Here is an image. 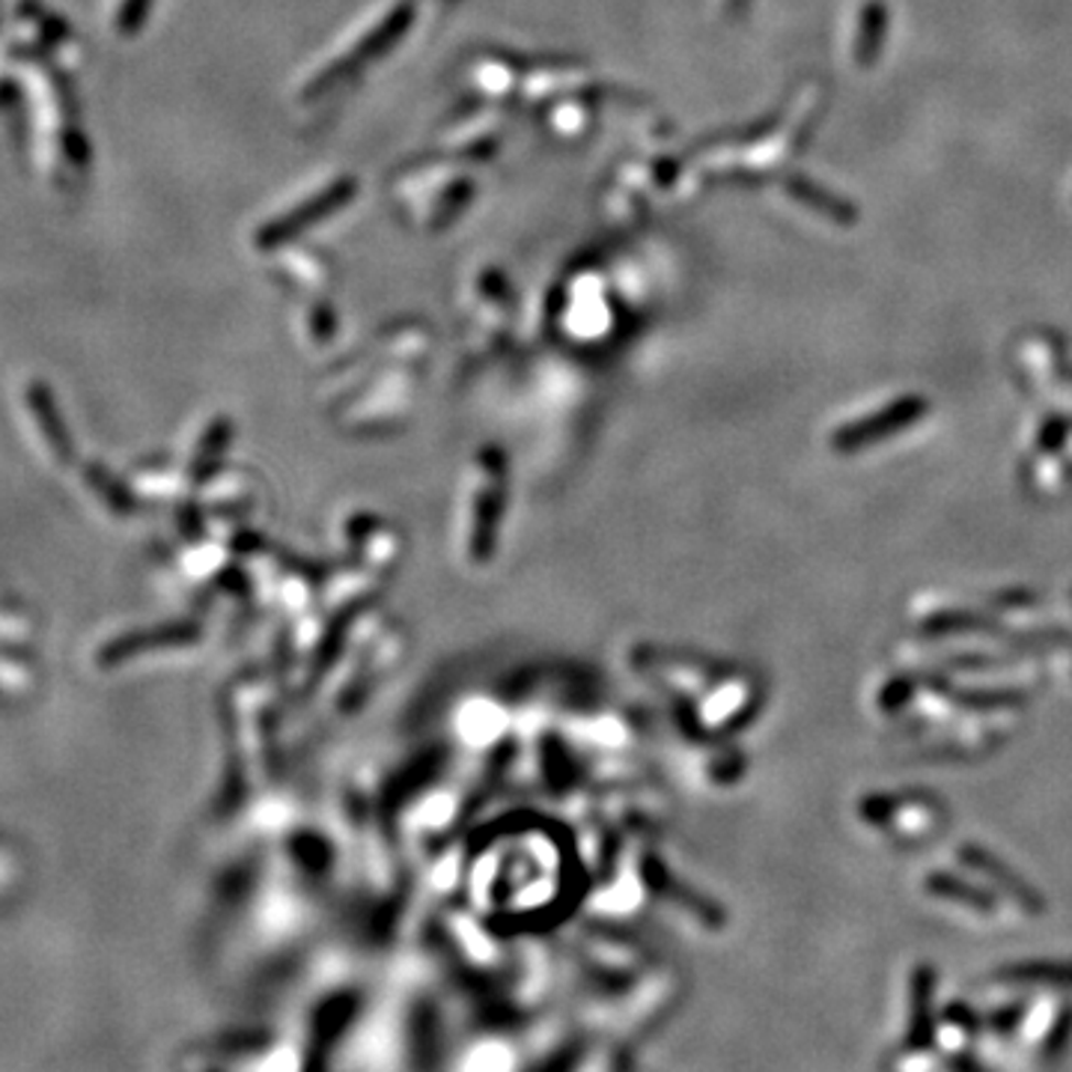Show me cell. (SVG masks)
Here are the masks:
<instances>
[{
	"label": "cell",
	"instance_id": "obj_1",
	"mask_svg": "<svg viewBox=\"0 0 1072 1072\" xmlns=\"http://www.w3.org/2000/svg\"><path fill=\"white\" fill-rule=\"evenodd\" d=\"M24 397H28V409H31L33 421H36L42 442L48 444L51 456L61 462V465H72L75 462V442H72L66 423H63L61 409H57V400H54L48 385L31 381Z\"/></svg>",
	"mask_w": 1072,
	"mask_h": 1072
},
{
	"label": "cell",
	"instance_id": "obj_2",
	"mask_svg": "<svg viewBox=\"0 0 1072 1072\" xmlns=\"http://www.w3.org/2000/svg\"><path fill=\"white\" fill-rule=\"evenodd\" d=\"M885 24H888V15H885V7L879 3H870L864 10V33L855 42V57L862 63H873V57L879 54V45L885 40Z\"/></svg>",
	"mask_w": 1072,
	"mask_h": 1072
},
{
	"label": "cell",
	"instance_id": "obj_3",
	"mask_svg": "<svg viewBox=\"0 0 1072 1072\" xmlns=\"http://www.w3.org/2000/svg\"><path fill=\"white\" fill-rule=\"evenodd\" d=\"M87 483H90L93 489H99L105 498H108V503H113V507H126V495H122V489H117L111 480H108V474L101 472L99 465H90L87 468Z\"/></svg>",
	"mask_w": 1072,
	"mask_h": 1072
},
{
	"label": "cell",
	"instance_id": "obj_4",
	"mask_svg": "<svg viewBox=\"0 0 1072 1072\" xmlns=\"http://www.w3.org/2000/svg\"><path fill=\"white\" fill-rule=\"evenodd\" d=\"M147 7H150V0H126V7H122V15H120V31L122 33L134 31L138 21H141V15H147Z\"/></svg>",
	"mask_w": 1072,
	"mask_h": 1072
}]
</instances>
